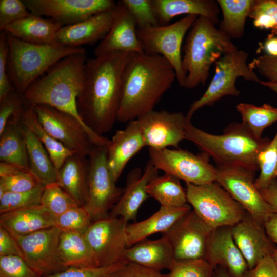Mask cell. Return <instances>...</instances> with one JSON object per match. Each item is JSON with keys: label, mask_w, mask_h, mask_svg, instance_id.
Segmentation results:
<instances>
[{"label": "cell", "mask_w": 277, "mask_h": 277, "mask_svg": "<svg viewBox=\"0 0 277 277\" xmlns=\"http://www.w3.org/2000/svg\"><path fill=\"white\" fill-rule=\"evenodd\" d=\"M130 55L113 52L86 62L77 108L83 122L98 135L110 131L117 121L123 75Z\"/></svg>", "instance_id": "cell-1"}, {"label": "cell", "mask_w": 277, "mask_h": 277, "mask_svg": "<svg viewBox=\"0 0 277 277\" xmlns=\"http://www.w3.org/2000/svg\"><path fill=\"white\" fill-rule=\"evenodd\" d=\"M175 79L172 66L163 56L130 53L123 75L117 121L128 123L153 110Z\"/></svg>", "instance_id": "cell-2"}, {"label": "cell", "mask_w": 277, "mask_h": 277, "mask_svg": "<svg viewBox=\"0 0 277 277\" xmlns=\"http://www.w3.org/2000/svg\"><path fill=\"white\" fill-rule=\"evenodd\" d=\"M87 59L85 52L71 55L57 62L28 88L23 95L24 103L53 107L73 116L90 129L82 120L77 108Z\"/></svg>", "instance_id": "cell-3"}, {"label": "cell", "mask_w": 277, "mask_h": 277, "mask_svg": "<svg viewBox=\"0 0 277 277\" xmlns=\"http://www.w3.org/2000/svg\"><path fill=\"white\" fill-rule=\"evenodd\" d=\"M186 140L212 157L217 165L240 166L255 171L259 169L258 155L270 141L256 138L242 123H232L222 134L214 135L196 128L191 120L186 124Z\"/></svg>", "instance_id": "cell-4"}, {"label": "cell", "mask_w": 277, "mask_h": 277, "mask_svg": "<svg viewBox=\"0 0 277 277\" xmlns=\"http://www.w3.org/2000/svg\"><path fill=\"white\" fill-rule=\"evenodd\" d=\"M238 49L231 39L208 18L198 16L193 22L183 48V70L186 75L185 88L205 84L209 70L224 55Z\"/></svg>", "instance_id": "cell-5"}, {"label": "cell", "mask_w": 277, "mask_h": 277, "mask_svg": "<svg viewBox=\"0 0 277 277\" xmlns=\"http://www.w3.org/2000/svg\"><path fill=\"white\" fill-rule=\"evenodd\" d=\"M6 34L9 46L8 75L14 90L22 96L33 82L57 62L86 52L83 47L29 43Z\"/></svg>", "instance_id": "cell-6"}, {"label": "cell", "mask_w": 277, "mask_h": 277, "mask_svg": "<svg viewBox=\"0 0 277 277\" xmlns=\"http://www.w3.org/2000/svg\"><path fill=\"white\" fill-rule=\"evenodd\" d=\"M32 106L44 129L75 154L87 157L95 145L107 147L110 140L97 135L73 116L47 105Z\"/></svg>", "instance_id": "cell-7"}, {"label": "cell", "mask_w": 277, "mask_h": 277, "mask_svg": "<svg viewBox=\"0 0 277 277\" xmlns=\"http://www.w3.org/2000/svg\"><path fill=\"white\" fill-rule=\"evenodd\" d=\"M188 203L213 229L232 227L246 214L243 208L217 183L203 185L186 184Z\"/></svg>", "instance_id": "cell-8"}, {"label": "cell", "mask_w": 277, "mask_h": 277, "mask_svg": "<svg viewBox=\"0 0 277 277\" xmlns=\"http://www.w3.org/2000/svg\"><path fill=\"white\" fill-rule=\"evenodd\" d=\"M248 53L244 50H235L224 55L215 63V73L204 93L190 105L186 117L191 120L194 113L206 106H213L225 96H237L240 91L235 86L236 80L259 83L257 74L251 69L247 61Z\"/></svg>", "instance_id": "cell-9"}, {"label": "cell", "mask_w": 277, "mask_h": 277, "mask_svg": "<svg viewBox=\"0 0 277 277\" xmlns=\"http://www.w3.org/2000/svg\"><path fill=\"white\" fill-rule=\"evenodd\" d=\"M197 17L188 15L172 24L137 28L143 52L166 58L172 66L179 84L183 87H185L186 75L182 66V44L186 33Z\"/></svg>", "instance_id": "cell-10"}, {"label": "cell", "mask_w": 277, "mask_h": 277, "mask_svg": "<svg viewBox=\"0 0 277 277\" xmlns=\"http://www.w3.org/2000/svg\"><path fill=\"white\" fill-rule=\"evenodd\" d=\"M88 161V193L83 206L94 222L109 215L124 188L116 185L110 171L106 146L95 145Z\"/></svg>", "instance_id": "cell-11"}, {"label": "cell", "mask_w": 277, "mask_h": 277, "mask_svg": "<svg viewBox=\"0 0 277 277\" xmlns=\"http://www.w3.org/2000/svg\"><path fill=\"white\" fill-rule=\"evenodd\" d=\"M215 182L256 222L263 225L274 212L254 185L256 171L240 166L217 165Z\"/></svg>", "instance_id": "cell-12"}, {"label": "cell", "mask_w": 277, "mask_h": 277, "mask_svg": "<svg viewBox=\"0 0 277 277\" xmlns=\"http://www.w3.org/2000/svg\"><path fill=\"white\" fill-rule=\"evenodd\" d=\"M149 160L158 170L171 175L186 184L203 185L215 182L216 168L209 157L201 152L194 154L181 149H149Z\"/></svg>", "instance_id": "cell-13"}, {"label": "cell", "mask_w": 277, "mask_h": 277, "mask_svg": "<svg viewBox=\"0 0 277 277\" xmlns=\"http://www.w3.org/2000/svg\"><path fill=\"white\" fill-rule=\"evenodd\" d=\"M61 232L53 226L25 235L10 234L18 243L24 261L43 277L66 269L59 253Z\"/></svg>", "instance_id": "cell-14"}, {"label": "cell", "mask_w": 277, "mask_h": 277, "mask_svg": "<svg viewBox=\"0 0 277 277\" xmlns=\"http://www.w3.org/2000/svg\"><path fill=\"white\" fill-rule=\"evenodd\" d=\"M128 223L121 217L108 216L95 221L84 233L100 266L123 261L128 247L126 229Z\"/></svg>", "instance_id": "cell-15"}, {"label": "cell", "mask_w": 277, "mask_h": 277, "mask_svg": "<svg viewBox=\"0 0 277 277\" xmlns=\"http://www.w3.org/2000/svg\"><path fill=\"white\" fill-rule=\"evenodd\" d=\"M213 229L191 210L162 233L169 243L175 261L205 259Z\"/></svg>", "instance_id": "cell-16"}, {"label": "cell", "mask_w": 277, "mask_h": 277, "mask_svg": "<svg viewBox=\"0 0 277 277\" xmlns=\"http://www.w3.org/2000/svg\"><path fill=\"white\" fill-rule=\"evenodd\" d=\"M32 14L52 18L62 26L75 24L95 14L113 10L112 0H23Z\"/></svg>", "instance_id": "cell-17"}, {"label": "cell", "mask_w": 277, "mask_h": 277, "mask_svg": "<svg viewBox=\"0 0 277 277\" xmlns=\"http://www.w3.org/2000/svg\"><path fill=\"white\" fill-rule=\"evenodd\" d=\"M142 130L146 147L162 149L179 148L186 140V127L189 120L180 112L152 110L137 119Z\"/></svg>", "instance_id": "cell-18"}, {"label": "cell", "mask_w": 277, "mask_h": 277, "mask_svg": "<svg viewBox=\"0 0 277 277\" xmlns=\"http://www.w3.org/2000/svg\"><path fill=\"white\" fill-rule=\"evenodd\" d=\"M113 52H144L137 37L135 21L121 1L113 9L109 31L94 51L95 56Z\"/></svg>", "instance_id": "cell-19"}, {"label": "cell", "mask_w": 277, "mask_h": 277, "mask_svg": "<svg viewBox=\"0 0 277 277\" xmlns=\"http://www.w3.org/2000/svg\"><path fill=\"white\" fill-rule=\"evenodd\" d=\"M231 227L213 229L207 243L205 259L214 269L220 266L233 277H243L248 267L234 242Z\"/></svg>", "instance_id": "cell-20"}, {"label": "cell", "mask_w": 277, "mask_h": 277, "mask_svg": "<svg viewBox=\"0 0 277 277\" xmlns=\"http://www.w3.org/2000/svg\"><path fill=\"white\" fill-rule=\"evenodd\" d=\"M235 244L245 260L248 269L253 268L264 258L273 256L276 249L265 231L264 226L254 220L247 213L231 227Z\"/></svg>", "instance_id": "cell-21"}, {"label": "cell", "mask_w": 277, "mask_h": 277, "mask_svg": "<svg viewBox=\"0 0 277 277\" xmlns=\"http://www.w3.org/2000/svg\"><path fill=\"white\" fill-rule=\"evenodd\" d=\"M158 171L150 160L147 162L143 173L138 167L130 171L127 176L123 194L109 215L121 217L127 222L135 220L141 206L149 197L147 185L158 175Z\"/></svg>", "instance_id": "cell-22"}, {"label": "cell", "mask_w": 277, "mask_h": 277, "mask_svg": "<svg viewBox=\"0 0 277 277\" xmlns=\"http://www.w3.org/2000/svg\"><path fill=\"white\" fill-rule=\"evenodd\" d=\"M146 147L142 128L137 119L117 131L107 147V163L116 182L129 161Z\"/></svg>", "instance_id": "cell-23"}, {"label": "cell", "mask_w": 277, "mask_h": 277, "mask_svg": "<svg viewBox=\"0 0 277 277\" xmlns=\"http://www.w3.org/2000/svg\"><path fill=\"white\" fill-rule=\"evenodd\" d=\"M113 9L95 14L74 24L62 26L56 34L55 44L82 47L101 41L111 26Z\"/></svg>", "instance_id": "cell-24"}, {"label": "cell", "mask_w": 277, "mask_h": 277, "mask_svg": "<svg viewBox=\"0 0 277 277\" xmlns=\"http://www.w3.org/2000/svg\"><path fill=\"white\" fill-rule=\"evenodd\" d=\"M123 260L161 271L169 270L175 259L169 243L162 236L156 240L146 239L127 248Z\"/></svg>", "instance_id": "cell-25"}, {"label": "cell", "mask_w": 277, "mask_h": 277, "mask_svg": "<svg viewBox=\"0 0 277 277\" xmlns=\"http://www.w3.org/2000/svg\"><path fill=\"white\" fill-rule=\"evenodd\" d=\"M159 25H165L174 17L186 14L204 16L215 25L219 23L220 7L214 0H152Z\"/></svg>", "instance_id": "cell-26"}, {"label": "cell", "mask_w": 277, "mask_h": 277, "mask_svg": "<svg viewBox=\"0 0 277 277\" xmlns=\"http://www.w3.org/2000/svg\"><path fill=\"white\" fill-rule=\"evenodd\" d=\"M55 216L41 205L1 214L0 226L11 234L25 235L55 226Z\"/></svg>", "instance_id": "cell-27"}, {"label": "cell", "mask_w": 277, "mask_h": 277, "mask_svg": "<svg viewBox=\"0 0 277 277\" xmlns=\"http://www.w3.org/2000/svg\"><path fill=\"white\" fill-rule=\"evenodd\" d=\"M190 211L189 204L179 207L161 206L156 212L145 220L128 223L126 232L128 247L153 234L164 233Z\"/></svg>", "instance_id": "cell-28"}, {"label": "cell", "mask_w": 277, "mask_h": 277, "mask_svg": "<svg viewBox=\"0 0 277 277\" xmlns=\"http://www.w3.org/2000/svg\"><path fill=\"white\" fill-rule=\"evenodd\" d=\"M62 26L50 18L31 13L3 31L22 41L36 44H56V35Z\"/></svg>", "instance_id": "cell-29"}, {"label": "cell", "mask_w": 277, "mask_h": 277, "mask_svg": "<svg viewBox=\"0 0 277 277\" xmlns=\"http://www.w3.org/2000/svg\"><path fill=\"white\" fill-rule=\"evenodd\" d=\"M88 170L87 157L74 154L57 170L56 183L80 206L87 200Z\"/></svg>", "instance_id": "cell-30"}, {"label": "cell", "mask_w": 277, "mask_h": 277, "mask_svg": "<svg viewBox=\"0 0 277 277\" xmlns=\"http://www.w3.org/2000/svg\"><path fill=\"white\" fill-rule=\"evenodd\" d=\"M59 253L62 263L66 268L100 267L95 253L82 233L62 231Z\"/></svg>", "instance_id": "cell-31"}, {"label": "cell", "mask_w": 277, "mask_h": 277, "mask_svg": "<svg viewBox=\"0 0 277 277\" xmlns=\"http://www.w3.org/2000/svg\"><path fill=\"white\" fill-rule=\"evenodd\" d=\"M21 126L26 143L29 171L44 186L56 182L57 171L46 148L21 121Z\"/></svg>", "instance_id": "cell-32"}, {"label": "cell", "mask_w": 277, "mask_h": 277, "mask_svg": "<svg viewBox=\"0 0 277 277\" xmlns=\"http://www.w3.org/2000/svg\"><path fill=\"white\" fill-rule=\"evenodd\" d=\"M21 121L10 120L0 134V161L29 170L26 143Z\"/></svg>", "instance_id": "cell-33"}, {"label": "cell", "mask_w": 277, "mask_h": 277, "mask_svg": "<svg viewBox=\"0 0 277 277\" xmlns=\"http://www.w3.org/2000/svg\"><path fill=\"white\" fill-rule=\"evenodd\" d=\"M223 19L219 29L231 39H240L254 0H217Z\"/></svg>", "instance_id": "cell-34"}, {"label": "cell", "mask_w": 277, "mask_h": 277, "mask_svg": "<svg viewBox=\"0 0 277 277\" xmlns=\"http://www.w3.org/2000/svg\"><path fill=\"white\" fill-rule=\"evenodd\" d=\"M26 105L21 122L28 127L43 144L57 171L65 161L75 153L50 135L38 121L33 106Z\"/></svg>", "instance_id": "cell-35"}, {"label": "cell", "mask_w": 277, "mask_h": 277, "mask_svg": "<svg viewBox=\"0 0 277 277\" xmlns=\"http://www.w3.org/2000/svg\"><path fill=\"white\" fill-rule=\"evenodd\" d=\"M180 180L165 173L153 177L147 187L149 197L157 201L162 206L179 207L188 203L186 189L182 186Z\"/></svg>", "instance_id": "cell-36"}, {"label": "cell", "mask_w": 277, "mask_h": 277, "mask_svg": "<svg viewBox=\"0 0 277 277\" xmlns=\"http://www.w3.org/2000/svg\"><path fill=\"white\" fill-rule=\"evenodd\" d=\"M242 118V123L256 138H260L264 130L277 122V108L268 104L258 106L241 103L236 107Z\"/></svg>", "instance_id": "cell-37"}, {"label": "cell", "mask_w": 277, "mask_h": 277, "mask_svg": "<svg viewBox=\"0 0 277 277\" xmlns=\"http://www.w3.org/2000/svg\"><path fill=\"white\" fill-rule=\"evenodd\" d=\"M257 164L260 172L254 180V185L261 190L277 179V130L273 138L259 152Z\"/></svg>", "instance_id": "cell-38"}, {"label": "cell", "mask_w": 277, "mask_h": 277, "mask_svg": "<svg viewBox=\"0 0 277 277\" xmlns=\"http://www.w3.org/2000/svg\"><path fill=\"white\" fill-rule=\"evenodd\" d=\"M45 186L39 184L34 189L25 192H5L0 197L1 214L41 205Z\"/></svg>", "instance_id": "cell-39"}, {"label": "cell", "mask_w": 277, "mask_h": 277, "mask_svg": "<svg viewBox=\"0 0 277 277\" xmlns=\"http://www.w3.org/2000/svg\"><path fill=\"white\" fill-rule=\"evenodd\" d=\"M248 17L255 27L269 29L270 34L277 36V0H254Z\"/></svg>", "instance_id": "cell-40"}, {"label": "cell", "mask_w": 277, "mask_h": 277, "mask_svg": "<svg viewBox=\"0 0 277 277\" xmlns=\"http://www.w3.org/2000/svg\"><path fill=\"white\" fill-rule=\"evenodd\" d=\"M41 205L55 217L71 208L79 206L56 182L45 186Z\"/></svg>", "instance_id": "cell-41"}, {"label": "cell", "mask_w": 277, "mask_h": 277, "mask_svg": "<svg viewBox=\"0 0 277 277\" xmlns=\"http://www.w3.org/2000/svg\"><path fill=\"white\" fill-rule=\"evenodd\" d=\"M92 221L84 206H76L55 217V226L61 231L84 233Z\"/></svg>", "instance_id": "cell-42"}, {"label": "cell", "mask_w": 277, "mask_h": 277, "mask_svg": "<svg viewBox=\"0 0 277 277\" xmlns=\"http://www.w3.org/2000/svg\"><path fill=\"white\" fill-rule=\"evenodd\" d=\"M214 269L205 259L174 261L166 277H213Z\"/></svg>", "instance_id": "cell-43"}, {"label": "cell", "mask_w": 277, "mask_h": 277, "mask_svg": "<svg viewBox=\"0 0 277 277\" xmlns=\"http://www.w3.org/2000/svg\"><path fill=\"white\" fill-rule=\"evenodd\" d=\"M134 19L137 28L159 25L152 0H122Z\"/></svg>", "instance_id": "cell-44"}, {"label": "cell", "mask_w": 277, "mask_h": 277, "mask_svg": "<svg viewBox=\"0 0 277 277\" xmlns=\"http://www.w3.org/2000/svg\"><path fill=\"white\" fill-rule=\"evenodd\" d=\"M24 104L23 96L15 90L0 100V134L10 120H21Z\"/></svg>", "instance_id": "cell-45"}, {"label": "cell", "mask_w": 277, "mask_h": 277, "mask_svg": "<svg viewBox=\"0 0 277 277\" xmlns=\"http://www.w3.org/2000/svg\"><path fill=\"white\" fill-rule=\"evenodd\" d=\"M40 184L30 171H24L10 176L1 177L0 197L7 192L29 191Z\"/></svg>", "instance_id": "cell-46"}, {"label": "cell", "mask_w": 277, "mask_h": 277, "mask_svg": "<svg viewBox=\"0 0 277 277\" xmlns=\"http://www.w3.org/2000/svg\"><path fill=\"white\" fill-rule=\"evenodd\" d=\"M0 277H42L19 256H0Z\"/></svg>", "instance_id": "cell-47"}, {"label": "cell", "mask_w": 277, "mask_h": 277, "mask_svg": "<svg viewBox=\"0 0 277 277\" xmlns=\"http://www.w3.org/2000/svg\"><path fill=\"white\" fill-rule=\"evenodd\" d=\"M23 1H0V30L3 31L10 24L31 14Z\"/></svg>", "instance_id": "cell-48"}, {"label": "cell", "mask_w": 277, "mask_h": 277, "mask_svg": "<svg viewBox=\"0 0 277 277\" xmlns=\"http://www.w3.org/2000/svg\"><path fill=\"white\" fill-rule=\"evenodd\" d=\"M126 261L97 267H68L60 272L43 277H109Z\"/></svg>", "instance_id": "cell-49"}, {"label": "cell", "mask_w": 277, "mask_h": 277, "mask_svg": "<svg viewBox=\"0 0 277 277\" xmlns=\"http://www.w3.org/2000/svg\"><path fill=\"white\" fill-rule=\"evenodd\" d=\"M9 46L7 35L4 31L0 34V100L14 90L7 73Z\"/></svg>", "instance_id": "cell-50"}, {"label": "cell", "mask_w": 277, "mask_h": 277, "mask_svg": "<svg viewBox=\"0 0 277 277\" xmlns=\"http://www.w3.org/2000/svg\"><path fill=\"white\" fill-rule=\"evenodd\" d=\"M109 277H166L161 271L139 264L126 262Z\"/></svg>", "instance_id": "cell-51"}, {"label": "cell", "mask_w": 277, "mask_h": 277, "mask_svg": "<svg viewBox=\"0 0 277 277\" xmlns=\"http://www.w3.org/2000/svg\"><path fill=\"white\" fill-rule=\"evenodd\" d=\"M249 66L253 70L256 69L267 81L277 83V57L262 55L254 59Z\"/></svg>", "instance_id": "cell-52"}, {"label": "cell", "mask_w": 277, "mask_h": 277, "mask_svg": "<svg viewBox=\"0 0 277 277\" xmlns=\"http://www.w3.org/2000/svg\"><path fill=\"white\" fill-rule=\"evenodd\" d=\"M243 277H277V267L272 256L264 258L253 268L248 269Z\"/></svg>", "instance_id": "cell-53"}, {"label": "cell", "mask_w": 277, "mask_h": 277, "mask_svg": "<svg viewBox=\"0 0 277 277\" xmlns=\"http://www.w3.org/2000/svg\"><path fill=\"white\" fill-rule=\"evenodd\" d=\"M0 256H19L21 249L14 238L6 229L0 226Z\"/></svg>", "instance_id": "cell-54"}, {"label": "cell", "mask_w": 277, "mask_h": 277, "mask_svg": "<svg viewBox=\"0 0 277 277\" xmlns=\"http://www.w3.org/2000/svg\"><path fill=\"white\" fill-rule=\"evenodd\" d=\"M259 191L272 211L277 213V179L272 181L267 188Z\"/></svg>", "instance_id": "cell-55"}, {"label": "cell", "mask_w": 277, "mask_h": 277, "mask_svg": "<svg viewBox=\"0 0 277 277\" xmlns=\"http://www.w3.org/2000/svg\"><path fill=\"white\" fill-rule=\"evenodd\" d=\"M264 228L270 240L277 245V213H274L264 223Z\"/></svg>", "instance_id": "cell-56"}, {"label": "cell", "mask_w": 277, "mask_h": 277, "mask_svg": "<svg viewBox=\"0 0 277 277\" xmlns=\"http://www.w3.org/2000/svg\"><path fill=\"white\" fill-rule=\"evenodd\" d=\"M260 48L266 53V55L277 57V36L269 34Z\"/></svg>", "instance_id": "cell-57"}, {"label": "cell", "mask_w": 277, "mask_h": 277, "mask_svg": "<svg viewBox=\"0 0 277 277\" xmlns=\"http://www.w3.org/2000/svg\"><path fill=\"white\" fill-rule=\"evenodd\" d=\"M29 170L12 164L1 162L0 163V177L14 175Z\"/></svg>", "instance_id": "cell-58"}, {"label": "cell", "mask_w": 277, "mask_h": 277, "mask_svg": "<svg viewBox=\"0 0 277 277\" xmlns=\"http://www.w3.org/2000/svg\"><path fill=\"white\" fill-rule=\"evenodd\" d=\"M213 277H233L225 268L219 266L214 269Z\"/></svg>", "instance_id": "cell-59"}, {"label": "cell", "mask_w": 277, "mask_h": 277, "mask_svg": "<svg viewBox=\"0 0 277 277\" xmlns=\"http://www.w3.org/2000/svg\"><path fill=\"white\" fill-rule=\"evenodd\" d=\"M259 83L277 93V83L260 80Z\"/></svg>", "instance_id": "cell-60"}, {"label": "cell", "mask_w": 277, "mask_h": 277, "mask_svg": "<svg viewBox=\"0 0 277 277\" xmlns=\"http://www.w3.org/2000/svg\"><path fill=\"white\" fill-rule=\"evenodd\" d=\"M272 257H273V259L274 261L275 262V265H276V266L277 267V247L276 248V249H275V250L274 251V253Z\"/></svg>", "instance_id": "cell-61"}]
</instances>
